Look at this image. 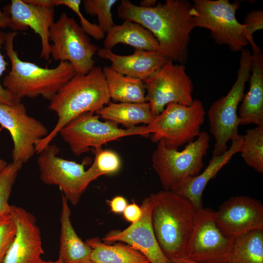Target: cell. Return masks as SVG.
Masks as SVG:
<instances>
[{"mask_svg": "<svg viewBox=\"0 0 263 263\" xmlns=\"http://www.w3.org/2000/svg\"><path fill=\"white\" fill-rule=\"evenodd\" d=\"M191 6L187 0H166L150 8L121 0L117 10L120 19L137 22L151 33L158 41V53L184 65L188 57L190 36L196 28L189 13Z\"/></svg>", "mask_w": 263, "mask_h": 263, "instance_id": "1", "label": "cell"}, {"mask_svg": "<svg viewBox=\"0 0 263 263\" xmlns=\"http://www.w3.org/2000/svg\"><path fill=\"white\" fill-rule=\"evenodd\" d=\"M110 99L102 68L94 66L86 74H75L50 101L48 108L56 113L58 120L53 130L38 142L36 152L40 153L73 119L84 113H96Z\"/></svg>", "mask_w": 263, "mask_h": 263, "instance_id": "2", "label": "cell"}, {"mask_svg": "<svg viewBox=\"0 0 263 263\" xmlns=\"http://www.w3.org/2000/svg\"><path fill=\"white\" fill-rule=\"evenodd\" d=\"M153 231L166 257H185L187 244L195 225L197 210L187 199L170 190L149 196Z\"/></svg>", "mask_w": 263, "mask_h": 263, "instance_id": "3", "label": "cell"}, {"mask_svg": "<svg viewBox=\"0 0 263 263\" xmlns=\"http://www.w3.org/2000/svg\"><path fill=\"white\" fill-rule=\"evenodd\" d=\"M17 34L16 32L6 33L4 50L11 68L3 79L2 86L20 99L41 96L50 101L75 72L67 61H60L56 67L49 68L22 60L14 49V41Z\"/></svg>", "mask_w": 263, "mask_h": 263, "instance_id": "4", "label": "cell"}, {"mask_svg": "<svg viewBox=\"0 0 263 263\" xmlns=\"http://www.w3.org/2000/svg\"><path fill=\"white\" fill-rule=\"evenodd\" d=\"M237 78L227 94L216 100L208 112L210 132L215 139L212 157L219 156L227 150L230 140L238 138V107L244 95V88L248 80L252 53L247 48L240 51Z\"/></svg>", "mask_w": 263, "mask_h": 263, "instance_id": "5", "label": "cell"}, {"mask_svg": "<svg viewBox=\"0 0 263 263\" xmlns=\"http://www.w3.org/2000/svg\"><path fill=\"white\" fill-rule=\"evenodd\" d=\"M240 6L238 0H194L189 13L196 27L208 29L218 45H225L233 52L241 51L248 45L245 27L236 18Z\"/></svg>", "mask_w": 263, "mask_h": 263, "instance_id": "6", "label": "cell"}, {"mask_svg": "<svg viewBox=\"0 0 263 263\" xmlns=\"http://www.w3.org/2000/svg\"><path fill=\"white\" fill-rule=\"evenodd\" d=\"M206 112L202 102L194 99L190 106L169 104L147 127L153 143L163 141L169 149L178 150L196 139L201 132Z\"/></svg>", "mask_w": 263, "mask_h": 263, "instance_id": "7", "label": "cell"}, {"mask_svg": "<svg viewBox=\"0 0 263 263\" xmlns=\"http://www.w3.org/2000/svg\"><path fill=\"white\" fill-rule=\"evenodd\" d=\"M209 136L201 132L181 151L168 149L163 141L157 143L152 166L164 190L171 191L181 181L197 175L204 167L203 158L209 148Z\"/></svg>", "mask_w": 263, "mask_h": 263, "instance_id": "8", "label": "cell"}, {"mask_svg": "<svg viewBox=\"0 0 263 263\" xmlns=\"http://www.w3.org/2000/svg\"><path fill=\"white\" fill-rule=\"evenodd\" d=\"M99 116L92 112H86L76 117L59 131L63 140L69 145L71 151L79 156L94 149L102 147L109 142L121 138L139 135H150L146 126L120 128L117 124L110 121H101Z\"/></svg>", "mask_w": 263, "mask_h": 263, "instance_id": "9", "label": "cell"}, {"mask_svg": "<svg viewBox=\"0 0 263 263\" xmlns=\"http://www.w3.org/2000/svg\"><path fill=\"white\" fill-rule=\"evenodd\" d=\"M51 56L56 61H67L76 74L85 75L94 67V56L98 47L91 42L87 34L73 17L62 12L49 31Z\"/></svg>", "mask_w": 263, "mask_h": 263, "instance_id": "10", "label": "cell"}, {"mask_svg": "<svg viewBox=\"0 0 263 263\" xmlns=\"http://www.w3.org/2000/svg\"><path fill=\"white\" fill-rule=\"evenodd\" d=\"M60 149L49 144L39 153L37 162L40 179L45 184L57 186L63 196L74 206L76 205L89 184L96 179L85 163L79 164L58 156Z\"/></svg>", "mask_w": 263, "mask_h": 263, "instance_id": "11", "label": "cell"}, {"mask_svg": "<svg viewBox=\"0 0 263 263\" xmlns=\"http://www.w3.org/2000/svg\"><path fill=\"white\" fill-rule=\"evenodd\" d=\"M144 82L147 90L146 101L154 117L169 103L188 106L194 101L193 83L183 64L168 60Z\"/></svg>", "mask_w": 263, "mask_h": 263, "instance_id": "12", "label": "cell"}, {"mask_svg": "<svg viewBox=\"0 0 263 263\" xmlns=\"http://www.w3.org/2000/svg\"><path fill=\"white\" fill-rule=\"evenodd\" d=\"M233 240L217 226L215 210L202 207L197 210L185 257L198 263H227Z\"/></svg>", "mask_w": 263, "mask_h": 263, "instance_id": "13", "label": "cell"}, {"mask_svg": "<svg viewBox=\"0 0 263 263\" xmlns=\"http://www.w3.org/2000/svg\"><path fill=\"white\" fill-rule=\"evenodd\" d=\"M0 125L11 136L13 161L22 164L32 158L38 142L49 132L41 122L28 114L21 102L11 105L0 104Z\"/></svg>", "mask_w": 263, "mask_h": 263, "instance_id": "14", "label": "cell"}, {"mask_svg": "<svg viewBox=\"0 0 263 263\" xmlns=\"http://www.w3.org/2000/svg\"><path fill=\"white\" fill-rule=\"evenodd\" d=\"M215 216L220 230L232 239L263 229V204L248 196L231 197L219 206Z\"/></svg>", "mask_w": 263, "mask_h": 263, "instance_id": "15", "label": "cell"}, {"mask_svg": "<svg viewBox=\"0 0 263 263\" xmlns=\"http://www.w3.org/2000/svg\"><path fill=\"white\" fill-rule=\"evenodd\" d=\"M139 220L123 230L111 231L102 239L107 244L120 242L128 244L144 254L150 263H171L161 249L151 222V204L149 197L141 206Z\"/></svg>", "mask_w": 263, "mask_h": 263, "instance_id": "16", "label": "cell"}, {"mask_svg": "<svg viewBox=\"0 0 263 263\" xmlns=\"http://www.w3.org/2000/svg\"><path fill=\"white\" fill-rule=\"evenodd\" d=\"M4 11L10 17L9 27L14 32L32 29L41 39L40 57L50 60L51 44L49 31L55 22L54 6L28 3L24 0H11Z\"/></svg>", "mask_w": 263, "mask_h": 263, "instance_id": "17", "label": "cell"}, {"mask_svg": "<svg viewBox=\"0 0 263 263\" xmlns=\"http://www.w3.org/2000/svg\"><path fill=\"white\" fill-rule=\"evenodd\" d=\"M10 212L16 223L17 231L2 263H40L44 253L35 217L15 206L10 205Z\"/></svg>", "mask_w": 263, "mask_h": 263, "instance_id": "18", "label": "cell"}, {"mask_svg": "<svg viewBox=\"0 0 263 263\" xmlns=\"http://www.w3.org/2000/svg\"><path fill=\"white\" fill-rule=\"evenodd\" d=\"M231 141L230 148L223 154L212 157L208 165L201 173L182 180L171 191L189 200L197 210L203 207V193L207 183L215 178L233 156L242 150L243 135H240L238 138Z\"/></svg>", "mask_w": 263, "mask_h": 263, "instance_id": "19", "label": "cell"}, {"mask_svg": "<svg viewBox=\"0 0 263 263\" xmlns=\"http://www.w3.org/2000/svg\"><path fill=\"white\" fill-rule=\"evenodd\" d=\"M97 55L110 61V66L118 73L143 81L169 60L157 51L138 49H135L132 55H119L102 48L98 50Z\"/></svg>", "mask_w": 263, "mask_h": 263, "instance_id": "20", "label": "cell"}, {"mask_svg": "<svg viewBox=\"0 0 263 263\" xmlns=\"http://www.w3.org/2000/svg\"><path fill=\"white\" fill-rule=\"evenodd\" d=\"M249 87L238 110V124L263 126V52L256 45L251 48Z\"/></svg>", "mask_w": 263, "mask_h": 263, "instance_id": "21", "label": "cell"}, {"mask_svg": "<svg viewBox=\"0 0 263 263\" xmlns=\"http://www.w3.org/2000/svg\"><path fill=\"white\" fill-rule=\"evenodd\" d=\"M68 201L62 195L58 259L63 263H95L92 249L77 235L72 224Z\"/></svg>", "mask_w": 263, "mask_h": 263, "instance_id": "22", "label": "cell"}, {"mask_svg": "<svg viewBox=\"0 0 263 263\" xmlns=\"http://www.w3.org/2000/svg\"><path fill=\"white\" fill-rule=\"evenodd\" d=\"M119 43L145 51H155L158 43L151 33L141 24L130 20L114 25L106 34L104 48L112 50Z\"/></svg>", "mask_w": 263, "mask_h": 263, "instance_id": "23", "label": "cell"}, {"mask_svg": "<svg viewBox=\"0 0 263 263\" xmlns=\"http://www.w3.org/2000/svg\"><path fill=\"white\" fill-rule=\"evenodd\" d=\"M96 114L106 121L131 128L144 123L149 124L154 118L149 104L142 103L109 102Z\"/></svg>", "mask_w": 263, "mask_h": 263, "instance_id": "24", "label": "cell"}, {"mask_svg": "<svg viewBox=\"0 0 263 263\" xmlns=\"http://www.w3.org/2000/svg\"><path fill=\"white\" fill-rule=\"evenodd\" d=\"M110 98L121 103L146 102V86L143 81L123 75L111 66L102 68Z\"/></svg>", "mask_w": 263, "mask_h": 263, "instance_id": "25", "label": "cell"}, {"mask_svg": "<svg viewBox=\"0 0 263 263\" xmlns=\"http://www.w3.org/2000/svg\"><path fill=\"white\" fill-rule=\"evenodd\" d=\"M85 242L92 249V258L95 263H150L141 252L122 242L107 244L98 237Z\"/></svg>", "mask_w": 263, "mask_h": 263, "instance_id": "26", "label": "cell"}, {"mask_svg": "<svg viewBox=\"0 0 263 263\" xmlns=\"http://www.w3.org/2000/svg\"><path fill=\"white\" fill-rule=\"evenodd\" d=\"M227 263H263V229L234 238Z\"/></svg>", "mask_w": 263, "mask_h": 263, "instance_id": "27", "label": "cell"}, {"mask_svg": "<svg viewBox=\"0 0 263 263\" xmlns=\"http://www.w3.org/2000/svg\"><path fill=\"white\" fill-rule=\"evenodd\" d=\"M242 156L249 167L263 173V126L247 130L243 135Z\"/></svg>", "mask_w": 263, "mask_h": 263, "instance_id": "28", "label": "cell"}, {"mask_svg": "<svg viewBox=\"0 0 263 263\" xmlns=\"http://www.w3.org/2000/svg\"><path fill=\"white\" fill-rule=\"evenodd\" d=\"M30 2L54 7L59 5L66 6L78 16L80 19V26L86 34L97 40L102 39L105 37V34L98 24L91 23L82 15L80 10V0H31Z\"/></svg>", "mask_w": 263, "mask_h": 263, "instance_id": "29", "label": "cell"}, {"mask_svg": "<svg viewBox=\"0 0 263 263\" xmlns=\"http://www.w3.org/2000/svg\"><path fill=\"white\" fill-rule=\"evenodd\" d=\"M117 0H84L83 7L87 13L97 16L98 25L106 34L115 24L112 9Z\"/></svg>", "mask_w": 263, "mask_h": 263, "instance_id": "30", "label": "cell"}, {"mask_svg": "<svg viewBox=\"0 0 263 263\" xmlns=\"http://www.w3.org/2000/svg\"><path fill=\"white\" fill-rule=\"evenodd\" d=\"M22 165L20 162L13 161L8 164L0 173V212H8L10 210L8 200L13 186Z\"/></svg>", "mask_w": 263, "mask_h": 263, "instance_id": "31", "label": "cell"}, {"mask_svg": "<svg viewBox=\"0 0 263 263\" xmlns=\"http://www.w3.org/2000/svg\"><path fill=\"white\" fill-rule=\"evenodd\" d=\"M121 159L115 151L103 150L102 147L95 149V156L91 167L98 176L117 172L121 167Z\"/></svg>", "mask_w": 263, "mask_h": 263, "instance_id": "32", "label": "cell"}, {"mask_svg": "<svg viewBox=\"0 0 263 263\" xmlns=\"http://www.w3.org/2000/svg\"><path fill=\"white\" fill-rule=\"evenodd\" d=\"M17 231L16 223L10 210L0 212V263L13 242Z\"/></svg>", "mask_w": 263, "mask_h": 263, "instance_id": "33", "label": "cell"}, {"mask_svg": "<svg viewBox=\"0 0 263 263\" xmlns=\"http://www.w3.org/2000/svg\"><path fill=\"white\" fill-rule=\"evenodd\" d=\"M243 24L245 27V37L250 46L256 44L253 35L257 31L263 29V11L253 10L246 14Z\"/></svg>", "mask_w": 263, "mask_h": 263, "instance_id": "34", "label": "cell"}, {"mask_svg": "<svg viewBox=\"0 0 263 263\" xmlns=\"http://www.w3.org/2000/svg\"><path fill=\"white\" fill-rule=\"evenodd\" d=\"M6 33L0 29V104L11 105L21 102V99L5 89L0 82V78L8 65V62L1 53V48L5 41Z\"/></svg>", "mask_w": 263, "mask_h": 263, "instance_id": "35", "label": "cell"}, {"mask_svg": "<svg viewBox=\"0 0 263 263\" xmlns=\"http://www.w3.org/2000/svg\"><path fill=\"white\" fill-rule=\"evenodd\" d=\"M123 213L124 218L127 221L133 223L140 218L142 210L140 207L135 203H132L127 205Z\"/></svg>", "mask_w": 263, "mask_h": 263, "instance_id": "36", "label": "cell"}, {"mask_svg": "<svg viewBox=\"0 0 263 263\" xmlns=\"http://www.w3.org/2000/svg\"><path fill=\"white\" fill-rule=\"evenodd\" d=\"M109 204L112 212L115 213H123L128 205L125 198L121 196H117L109 201Z\"/></svg>", "mask_w": 263, "mask_h": 263, "instance_id": "37", "label": "cell"}, {"mask_svg": "<svg viewBox=\"0 0 263 263\" xmlns=\"http://www.w3.org/2000/svg\"><path fill=\"white\" fill-rule=\"evenodd\" d=\"M10 17L6 12L2 10L0 6V28H6L9 26Z\"/></svg>", "mask_w": 263, "mask_h": 263, "instance_id": "38", "label": "cell"}, {"mask_svg": "<svg viewBox=\"0 0 263 263\" xmlns=\"http://www.w3.org/2000/svg\"><path fill=\"white\" fill-rule=\"evenodd\" d=\"M156 0H142L140 1L139 6L144 8L153 7L157 3Z\"/></svg>", "mask_w": 263, "mask_h": 263, "instance_id": "39", "label": "cell"}, {"mask_svg": "<svg viewBox=\"0 0 263 263\" xmlns=\"http://www.w3.org/2000/svg\"><path fill=\"white\" fill-rule=\"evenodd\" d=\"M171 263H198L186 257H178L169 260Z\"/></svg>", "mask_w": 263, "mask_h": 263, "instance_id": "40", "label": "cell"}, {"mask_svg": "<svg viewBox=\"0 0 263 263\" xmlns=\"http://www.w3.org/2000/svg\"><path fill=\"white\" fill-rule=\"evenodd\" d=\"M7 163L2 159L0 158V173L7 166Z\"/></svg>", "mask_w": 263, "mask_h": 263, "instance_id": "41", "label": "cell"}, {"mask_svg": "<svg viewBox=\"0 0 263 263\" xmlns=\"http://www.w3.org/2000/svg\"><path fill=\"white\" fill-rule=\"evenodd\" d=\"M40 263H63L60 259H58L56 261H45L42 260Z\"/></svg>", "mask_w": 263, "mask_h": 263, "instance_id": "42", "label": "cell"}]
</instances>
